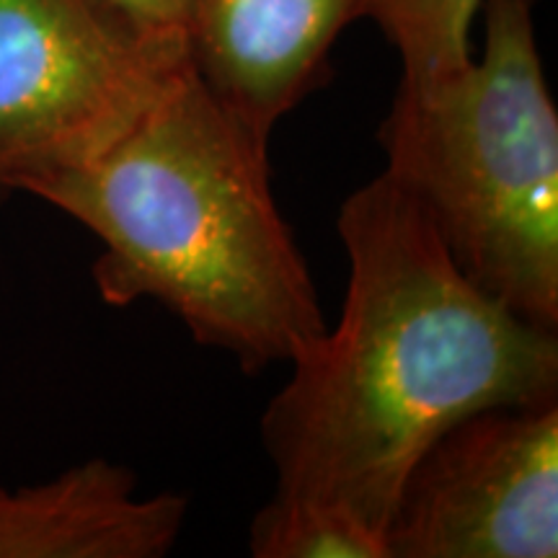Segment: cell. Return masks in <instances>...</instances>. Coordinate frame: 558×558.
Wrapping results in <instances>:
<instances>
[{"instance_id": "10", "label": "cell", "mask_w": 558, "mask_h": 558, "mask_svg": "<svg viewBox=\"0 0 558 558\" xmlns=\"http://www.w3.org/2000/svg\"><path fill=\"white\" fill-rule=\"evenodd\" d=\"M117 9L153 34L186 41V5L190 0H109Z\"/></svg>"}, {"instance_id": "4", "label": "cell", "mask_w": 558, "mask_h": 558, "mask_svg": "<svg viewBox=\"0 0 558 558\" xmlns=\"http://www.w3.org/2000/svg\"><path fill=\"white\" fill-rule=\"evenodd\" d=\"M186 65L109 0H0V199L101 156Z\"/></svg>"}, {"instance_id": "8", "label": "cell", "mask_w": 558, "mask_h": 558, "mask_svg": "<svg viewBox=\"0 0 558 558\" xmlns=\"http://www.w3.org/2000/svg\"><path fill=\"white\" fill-rule=\"evenodd\" d=\"M484 0H362L369 19L401 60L403 83L456 73L473 58L471 32Z\"/></svg>"}, {"instance_id": "1", "label": "cell", "mask_w": 558, "mask_h": 558, "mask_svg": "<svg viewBox=\"0 0 558 558\" xmlns=\"http://www.w3.org/2000/svg\"><path fill=\"white\" fill-rule=\"evenodd\" d=\"M337 228L344 311L290 362L262 442L275 499L329 509L386 546L403 481L442 432L476 411L556 401L558 339L458 267L393 173L349 194Z\"/></svg>"}, {"instance_id": "5", "label": "cell", "mask_w": 558, "mask_h": 558, "mask_svg": "<svg viewBox=\"0 0 558 558\" xmlns=\"http://www.w3.org/2000/svg\"><path fill=\"white\" fill-rule=\"evenodd\" d=\"M388 558H556L558 403L460 418L403 481Z\"/></svg>"}, {"instance_id": "6", "label": "cell", "mask_w": 558, "mask_h": 558, "mask_svg": "<svg viewBox=\"0 0 558 558\" xmlns=\"http://www.w3.org/2000/svg\"><path fill=\"white\" fill-rule=\"evenodd\" d=\"M357 19L362 0H190L186 52L209 94L269 143Z\"/></svg>"}, {"instance_id": "3", "label": "cell", "mask_w": 558, "mask_h": 558, "mask_svg": "<svg viewBox=\"0 0 558 558\" xmlns=\"http://www.w3.org/2000/svg\"><path fill=\"white\" fill-rule=\"evenodd\" d=\"M484 47L456 73L399 83L380 145L481 290L558 326V111L535 0H484Z\"/></svg>"}, {"instance_id": "9", "label": "cell", "mask_w": 558, "mask_h": 558, "mask_svg": "<svg viewBox=\"0 0 558 558\" xmlns=\"http://www.w3.org/2000/svg\"><path fill=\"white\" fill-rule=\"evenodd\" d=\"M248 548L256 558H388L383 541L357 522L275 497L251 522Z\"/></svg>"}, {"instance_id": "7", "label": "cell", "mask_w": 558, "mask_h": 558, "mask_svg": "<svg viewBox=\"0 0 558 558\" xmlns=\"http://www.w3.org/2000/svg\"><path fill=\"white\" fill-rule=\"evenodd\" d=\"M184 520L186 499L143 497L128 469L94 458L45 484L0 488V558H160Z\"/></svg>"}, {"instance_id": "2", "label": "cell", "mask_w": 558, "mask_h": 558, "mask_svg": "<svg viewBox=\"0 0 558 558\" xmlns=\"http://www.w3.org/2000/svg\"><path fill=\"white\" fill-rule=\"evenodd\" d=\"M101 241L94 282L122 308L156 300L194 341L259 373L326 331L318 292L269 186L267 143L192 65L101 156L29 181Z\"/></svg>"}]
</instances>
